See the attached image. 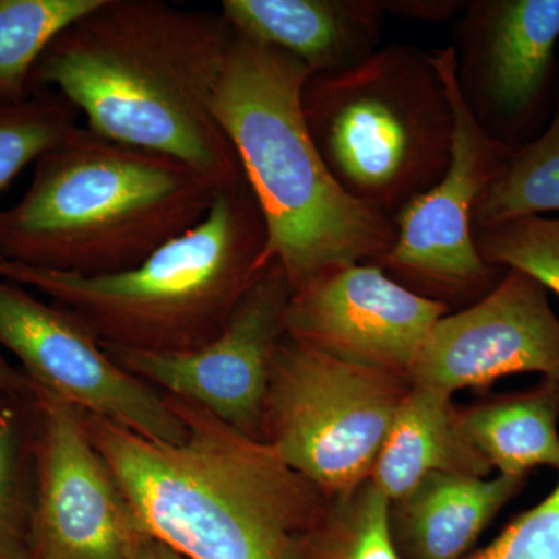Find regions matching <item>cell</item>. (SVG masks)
I'll use <instances>...</instances> for the list:
<instances>
[{
	"mask_svg": "<svg viewBox=\"0 0 559 559\" xmlns=\"http://www.w3.org/2000/svg\"><path fill=\"white\" fill-rule=\"evenodd\" d=\"M559 0H471L452 31L455 83L492 138L524 145L557 97Z\"/></svg>",
	"mask_w": 559,
	"mask_h": 559,
	"instance_id": "9c48e42d",
	"label": "cell"
},
{
	"mask_svg": "<svg viewBox=\"0 0 559 559\" xmlns=\"http://www.w3.org/2000/svg\"><path fill=\"white\" fill-rule=\"evenodd\" d=\"M0 345L20 360L32 385L70 406L150 440L186 439V426L164 393L114 362L69 311L5 278H0Z\"/></svg>",
	"mask_w": 559,
	"mask_h": 559,
	"instance_id": "8fae6325",
	"label": "cell"
},
{
	"mask_svg": "<svg viewBox=\"0 0 559 559\" xmlns=\"http://www.w3.org/2000/svg\"><path fill=\"white\" fill-rule=\"evenodd\" d=\"M38 417L32 559H134L146 538L76 407L32 385Z\"/></svg>",
	"mask_w": 559,
	"mask_h": 559,
	"instance_id": "7c38bea8",
	"label": "cell"
},
{
	"mask_svg": "<svg viewBox=\"0 0 559 559\" xmlns=\"http://www.w3.org/2000/svg\"><path fill=\"white\" fill-rule=\"evenodd\" d=\"M471 443L500 476L527 477L528 471H559V382L499 396L462 409Z\"/></svg>",
	"mask_w": 559,
	"mask_h": 559,
	"instance_id": "ac0fdd59",
	"label": "cell"
},
{
	"mask_svg": "<svg viewBox=\"0 0 559 559\" xmlns=\"http://www.w3.org/2000/svg\"><path fill=\"white\" fill-rule=\"evenodd\" d=\"M267 230L248 182L132 270L80 275L0 259V278L69 311L100 345L190 352L218 337L266 266Z\"/></svg>",
	"mask_w": 559,
	"mask_h": 559,
	"instance_id": "5b68a950",
	"label": "cell"
},
{
	"mask_svg": "<svg viewBox=\"0 0 559 559\" xmlns=\"http://www.w3.org/2000/svg\"><path fill=\"white\" fill-rule=\"evenodd\" d=\"M310 76L286 51L234 33L213 97L266 223V261L293 290L331 267L373 263L396 240L393 221L349 198L320 156L301 103Z\"/></svg>",
	"mask_w": 559,
	"mask_h": 559,
	"instance_id": "3957f363",
	"label": "cell"
},
{
	"mask_svg": "<svg viewBox=\"0 0 559 559\" xmlns=\"http://www.w3.org/2000/svg\"><path fill=\"white\" fill-rule=\"evenodd\" d=\"M231 40L221 13L103 0L51 40L31 91L58 92L94 134L183 162L226 190L246 182L213 114Z\"/></svg>",
	"mask_w": 559,
	"mask_h": 559,
	"instance_id": "6da1fadb",
	"label": "cell"
},
{
	"mask_svg": "<svg viewBox=\"0 0 559 559\" xmlns=\"http://www.w3.org/2000/svg\"><path fill=\"white\" fill-rule=\"evenodd\" d=\"M429 53L454 112L450 167L393 219L395 245L373 263L419 296L451 308L480 300L506 274L480 255L474 216L514 146L489 135L471 116L455 83L452 47Z\"/></svg>",
	"mask_w": 559,
	"mask_h": 559,
	"instance_id": "ba28073f",
	"label": "cell"
},
{
	"mask_svg": "<svg viewBox=\"0 0 559 559\" xmlns=\"http://www.w3.org/2000/svg\"><path fill=\"white\" fill-rule=\"evenodd\" d=\"M546 213H559V75L549 123L511 151L476 210L474 230Z\"/></svg>",
	"mask_w": 559,
	"mask_h": 559,
	"instance_id": "d6986e66",
	"label": "cell"
},
{
	"mask_svg": "<svg viewBox=\"0 0 559 559\" xmlns=\"http://www.w3.org/2000/svg\"><path fill=\"white\" fill-rule=\"evenodd\" d=\"M134 559H187L179 555L178 551L170 549L159 540L145 538L140 544L138 554Z\"/></svg>",
	"mask_w": 559,
	"mask_h": 559,
	"instance_id": "83f0119b",
	"label": "cell"
},
{
	"mask_svg": "<svg viewBox=\"0 0 559 559\" xmlns=\"http://www.w3.org/2000/svg\"><path fill=\"white\" fill-rule=\"evenodd\" d=\"M103 0H0V103L31 97L36 62L62 31Z\"/></svg>",
	"mask_w": 559,
	"mask_h": 559,
	"instance_id": "ffe728a7",
	"label": "cell"
},
{
	"mask_svg": "<svg viewBox=\"0 0 559 559\" xmlns=\"http://www.w3.org/2000/svg\"><path fill=\"white\" fill-rule=\"evenodd\" d=\"M466 559H559V480L546 499Z\"/></svg>",
	"mask_w": 559,
	"mask_h": 559,
	"instance_id": "d4e9b609",
	"label": "cell"
},
{
	"mask_svg": "<svg viewBox=\"0 0 559 559\" xmlns=\"http://www.w3.org/2000/svg\"><path fill=\"white\" fill-rule=\"evenodd\" d=\"M382 0H223L221 16L235 35L275 47L311 75L341 72L380 50Z\"/></svg>",
	"mask_w": 559,
	"mask_h": 559,
	"instance_id": "9a60e30c",
	"label": "cell"
},
{
	"mask_svg": "<svg viewBox=\"0 0 559 559\" xmlns=\"http://www.w3.org/2000/svg\"><path fill=\"white\" fill-rule=\"evenodd\" d=\"M432 473L489 477L492 468L466 436L462 409L452 395L412 384L370 480L390 502H395Z\"/></svg>",
	"mask_w": 559,
	"mask_h": 559,
	"instance_id": "e0dca14e",
	"label": "cell"
},
{
	"mask_svg": "<svg viewBox=\"0 0 559 559\" xmlns=\"http://www.w3.org/2000/svg\"><path fill=\"white\" fill-rule=\"evenodd\" d=\"M219 191L183 162L80 127L0 210V259L80 275L132 270L201 223Z\"/></svg>",
	"mask_w": 559,
	"mask_h": 559,
	"instance_id": "277c9868",
	"label": "cell"
},
{
	"mask_svg": "<svg viewBox=\"0 0 559 559\" xmlns=\"http://www.w3.org/2000/svg\"><path fill=\"white\" fill-rule=\"evenodd\" d=\"M518 373L559 382V319L538 280L507 270L487 296L433 325L409 381L454 395Z\"/></svg>",
	"mask_w": 559,
	"mask_h": 559,
	"instance_id": "5bb4252c",
	"label": "cell"
},
{
	"mask_svg": "<svg viewBox=\"0 0 559 559\" xmlns=\"http://www.w3.org/2000/svg\"><path fill=\"white\" fill-rule=\"evenodd\" d=\"M27 392H32V382L27 374L14 369L5 359L0 358V396Z\"/></svg>",
	"mask_w": 559,
	"mask_h": 559,
	"instance_id": "4316f807",
	"label": "cell"
},
{
	"mask_svg": "<svg viewBox=\"0 0 559 559\" xmlns=\"http://www.w3.org/2000/svg\"><path fill=\"white\" fill-rule=\"evenodd\" d=\"M79 114L53 91L0 103V197L24 168L79 130Z\"/></svg>",
	"mask_w": 559,
	"mask_h": 559,
	"instance_id": "7402d4cb",
	"label": "cell"
},
{
	"mask_svg": "<svg viewBox=\"0 0 559 559\" xmlns=\"http://www.w3.org/2000/svg\"><path fill=\"white\" fill-rule=\"evenodd\" d=\"M525 477L428 474L390 502V535L401 559H466Z\"/></svg>",
	"mask_w": 559,
	"mask_h": 559,
	"instance_id": "2e32d148",
	"label": "cell"
},
{
	"mask_svg": "<svg viewBox=\"0 0 559 559\" xmlns=\"http://www.w3.org/2000/svg\"><path fill=\"white\" fill-rule=\"evenodd\" d=\"M388 14L407 21L443 24L455 21L465 11V0H382Z\"/></svg>",
	"mask_w": 559,
	"mask_h": 559,
	"instance_id": "484cf974",
	"label": "cell"
},
{
	"mask_svg": "<svg viewBox=\"0 0 559 559\" xmlns=\"http://www.w3.org/2000/svg\"><path fill=\"white\" fill-rule=\"evenodd\" d=\"M301 103L331 176L390 221L450 167L454 112L430 53L417 47L390 44L353 68L311 75Z\"/></svg>",
	"mask_w": 559,
	"mask_h": 559,
	"instance_id": "8992f818",
	"label": "cell"
},
{
	"mask_svg": "<svg viewBox=\"0 0 559 559\" xmlns=\"http://www.w3.org/2000/svg\"><path fill=\"white\" fill-rule=\"evenodd\" d=\"M164 396L186 426L178 444L81 412L143 535L187 559L296 558L329 499L270 444Z\"/></svg>",
	"mask_w": 559,
	"mask_h": 559,
	"instance_id": "7a4b0ae2",
	"label": "cell"
},
{
	"mask_svg": "<svg viewBox=\"0 0 559 559\" xmlns=\"http://www.w3.org/2000/svg\"><path fill=\"white\" fill-rule=\"evenodd\" d=\"M450 311L378 264H345L293 290L286 334L344 362L409 380L430 330Z\"/></svg>",
	"mask_w": 559,
	"mask_h": 559,
	"instance_id": "4fadbf2b",
	"label": "cell"
},
{
	"mask_svg": "<svg viewBox=\"0 0 559 559\" xmlns=\"http://www.w3.org/2000/svg\"><path fill=\"white\" fill-rule=\"evenodd\" d=\"M489 264L525 272L559 297V216H530L474 230Z\"/></svg>",
	"mask_w": 559,
	"mask_h": 559,
	"instance_id": "603a6c76",
	"label": "cell"
},
{
	"mask_svg": "<svg viewBox=\"0 0 559 559\" xmlns=\"http://www.w3.org/2000/svg\"><path fill=\"white\" fill-rule=\"evenodd\" d=\"M411 381L286 334L271 367L263 441L326 499L370 480Z\"/></svg>",
	"mask_w": 559,
	"mask_h": 559,
	"instance_id": "52a82bcc",
	"label": "cell"
},
{
	"mask_svg": "<svg viewBox=\"0 0 559 559\" xmlns=\"http://www.w3.org/2000/svg\"><path fill=\"white\" fill-rule=\"evenodd\" d=\"M390 500L371 480L329 499L294 559H401L390 535Z\"/></svg>",
	"mask_w": 559,
	"mask_h": 559,
	"instance_id": "44dd1931",
	"label": "cell"
},
{
	"mask_svg": "<svg viewBox=\"0 0 559 559\" xmlns=\"http://www.w3.org/2000/svg\"><path fill=\"white\" fill-rule=\"evenodd\" d=\"M24 419L0 401V559H32L35 496L25 466Z\"/></svg>",
	"mask_w": 559,
	"mask_h": 559,
	"instance_id": "cb8c5ba5",
	"label": "cell"
},
{
	"mask_svg": "<svg viewBox=\"0 0 559 559\" xmlns=\"http://www.w3.org/2000/svg\"><path fill=\"white\" fill-rule=\"evenodd\" d=\"M290 296L288 275L271 260L238 301L223 333L204 347L179 353L102 347L121 369L157 392L189 401L242 436L263 441L271 367L286 336Z\"/></svg>",
	"mask_w": 559,
	"mask_h": 559,
	"instance_id": "30bf717a",
	"label": "cell"
}]
</instances>
